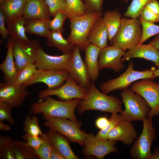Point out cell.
<instances>
[{
  "mask_svg": "<svg viewBox=\"0 0 159 159\" xmlns=\"http://www.w3.org/2000/svg\"><path fill=\"white\" fill-rule=\"evenodd\" d=\"M12 108L6 103L0 102V121L7 120L11 125L15 124V120L11 113Z\"/></svg>",
  "mask_w": 159,
  "mask_h": 159,
  "instance_id": "41",
  "label": "cell"
},
{
  "mask_svg": "<svg viewBox=\"0 0 159 159\" xmlns=\"http://www.w3.org/2000/svg\"><path fill=\"white\" fill-rule=\"evenodd\" d=\"M109 123V120L106 117H101L98 118L95 122L96 127L99 129L105 128Z\"/></svg>",
  "mask_w": 159,
  "mask_h": 159,
  "instance_id": "47",
  "label": "cell"
},
{
  "mask_svg": "<svg viewBox=\"0 0 159 159\" xmlns=\"http://www.w3.org/2000/svg\"><path fill=\"white\" fill-rule=\"evenodd\" d=\"M44 120V126L59 132L71 142L84 146L87 134L81 130V122L62 117H50Z\"/></svg>",
  "mask_w": 159,
  "mask_h": 159,
  "instance_id": "7",
  "label": "cell"
},
{
  "mask_svg": "<svg viewBox=\"0 0 159 159\" xmlns=\"http://www.w3.org/2000/svg\"><path fill=\"white\" fill-rule=\"evenodd\" d=\"M150 44L152 45L158 50H159V34H157L150 42Z\"/></svg>",
  "mask_w": 159,
  "mask_h": 159,
  "instance_id": "49",
  "label": "cell"
},
{
  "mask_svg": "<svg viewBox=\"0 0 159 159\" xmlns=\"http://www.w3.org/2000/svg\"><path fill=\"white\" fill-rule=\"evenodd\" d=\"M65 0L70 17L80 16L90 12L82 0Z\"/></svg>",
  "mask_w": 159,
  "mask_h": 159,
  "instance_id": "33",
  "label": "cell"
},
{
  "mask_svg": "<svg viewBox=\"0 0 159 159\" xmlns=\"http://www.w3.org/2000/svg\"><path fill=\"white\" fill-rule=\"evenodd\" d=\"M152 0H132L124 16L130 18H138L141 11L145 5Z\"/></svg>",
  "mask_w": 159,
  "mask_h": 159,
  "instance_id": "36",
  "label": "cell"
},
{
  "mask_svg": "<svg viewBox=\"0 0 159 159\" xmlns=\"http://www.w3.org/2000/svg\"><path fill=\"white\" fill-rule=\"evenodd\" d=\"M154 74L156 77H159V68L156 70H154Z\"/></svg>",
  "mask_w": 159,
  "mask_h": 159,
  "instance_id": "52",
  "label": "cell"
},
{
  "mask_svg": "<svg viewBox=\"0 0 159 159\" xmlns=\"http://www.w3.org/2000/svg\"><path fill=\"white\" fill-rule=\"evenodd\" d=\"M46 38V43L47 45L56 47L63 54L72 52L74 46L63 38L62 33L50 31Z\"/></svg>",
  "mask_w": 159,
  "mask_h": 159,
  "instance_id": "27",
  "label": "cell"
},
{
  "mask_svg": "<svg viewBox=\"0 0 159 159\" xmlns=\"http://www.w3.org/2000/svg\"><path fill=\"white\" fill-rule=\"evenodd\" d=\"M145 6L159 17V2L158 0H152L149 2Z\"/></svg>",
  "mask_w": 159,
  "mask_h": 159,
  "instance_id": "46",
  "label": "cell"
},
{
  "mask_svg": "<svg viewBox=\"0 0 159 159\" xmlns=\"http://www.w3.org/2000/svg\"><path fill=\"white\" fill-rule=\"evenodd\" d=\"M131 89L147 102L150 108L148 116L152 117L159 115V84L151 80L143 79L134 83Z\"/></svg>",
  "mask_w": 159,
  "mask_h": 159,
  "instance_id": "9",
  "label": "cell"
},
{
  "mask_svg": "<svg viewBox=\"0 0 159 159\" xmlns=\"http://www.w3.org/2000/svg\"><path fill=\"white\" fill-rule=\"evenodd\" d=\"M26 0H4L0 3V11L7 22L23 15Z\"/></svg>",
  "mask_w": 159,
  "mask_h": 159,
  "instance_id": "26",
  "label": "cell"
},
{
  "mask_svg": "<svg viewBox=\"0 0 159 159\" xmlns=\"http://www.w3.org/2000/svg\"><path fill=\"white\" fill-rule=\"evenodd\" d=\"M72 56V52L59 56L47 54L40 46L37 51L35 64L38 70H62L67 71Z\"/></svg>",
  "mask_w": 159,
  "mask_h": 159,
  "instance_id": "13",
  "label": "cell"
},
{
  "mask_svg": "<svg viewBox=\"0 0 159 159\" xmlns=\"http://www.w3.org/2000/svg\"><path fill=\"white\" fill-rule=\"evenodd\" d=\"M23 15L27 19L50 20L51 15L45 0H26Z\"/></svg>",
  "mask_w": 159,
  "mask_h": 159,
  "instance_id": "19",
  "label": "cell"
},
{
  "mask_svg": "<svg viewBox=\"0 0 159 159\" xmlns=\"http://www.w3.org/2000/svg\"><path fill=\"white\" fill-rule=\"evenodd\" d=\"M14 41L9 37L6 47L7 49L6 58L0 64V69L3 73L4 83L12 84L15 81L19 73L16 67L13 54V47Z\"/></svg>",
  "mask_w": 159,
  "mask_h": 159,
  "instance_id": "21",
  "label": "cell"
},
{
  "mask_svg": "<svg viewBox=\"0 0 159 159\" xmlns=\"http://www.w3.org/2000/svg\"><path fill=\"white\" fill-rule=\"evenodd\" d=\"M44 101L32 105L29 110L30 114L42 113L43 119L50 117L67 118L78 121L74 114L77 106L81 99H75L68 101H59L47 96Z\"/></svg>",
  "mask_w": 159,
  "mask_h": 159,
  "instance_id": "2",
  "label": "cell"
},
{
  "mask_svg": "<svg viewBox=\"0 0 159 159\" xmlns=\"http://www.w3.org/2000/svg\"><path fill=\"white\" fill-rule=\"evenodd\" d=\"M70 17L69 14L61 11H57L54 19L48 21V25L50 31L62 33L64 31V23L66 19Z\"/></svg>",
  "mask_w": 159,
  "mask_h": 159,
  "instance_id": "34",
  "label": "cell"
},
{
  "mask_svg": "<svg viewBox=\"0 0 159 159\" xmlns=\"http://www.w3.org/2000/svg\"><path fill=\"white\" fill-rule=\"evenodd\" d=\"M141 23L143 29L142 38L140 44H143L150 37L159 34V26L148 23L138 17Z\"/></svg>",
  "mask_w": 159,
  "mask_h": 159,
  "instance_id": "38",
  "label": "cell"
},
{
  "mask_svg": "<svg viewBox=\"0 0 159 159\" xmlns=\"http://www.w3.org/2000/svg\"><path fill=\"white\" fill-rule=\"evenodd\" d=\"M109 120V123L104 129L101 130L95 137L99 139L106 140L109 132L115 126L123 120L121 115L117 113L112 114Z\"/></svg>",
  "mask_w": 159,
  "mask_h": 159,
  "instance_id": "37",
  "label": "cell"
},
{
  "mask_svg": "<svg viewBox=\"0 0 159 159\" xmlns=\"http://www.w3.org/2000/svg\"><path fill=\"white\" fill-rule=\"evenodd\" d=\"M87 90L80 86L69 76L65 82L56 89L41 91L37 97L40 100L45 99L47 96L55 95L63 101H68L75 99H83L85 97Z\"/></svg>",
  "mask_w": 159,
  "mask_h": 159,
  "instance_id": "10",
  "label": "cell"
},
{
  "mask_svg": "<svg viewBox=\"0 0 159 159\" xmlns=\"http://www.w3.org/2000/svg\"><path fill=\"white\" fill-rule=\"evenodd\" d=\"M50 159H65L60 151L53 146L50 155Z\"/></svg>",
  "mask_w": 159,
  "mask_h": 159,
  "instance_id": "48",
  "label": "cell"
},
{
  "mask_svg": "<svg viewBox=\"0 0 159 159\" xmlns=\"http://www.w3.org/2000/svg\"><path fill=\"white\" fill-rule=\"evenodd\" d=\"M159 159V147L154 149L152 159Z\"/></svg>",
  "mask_w": 159,
  "mask_h": 159,
  "instance_id": "51",
  "label": "cell"
},
{
  "mask_svg": "<svg viewBox=\"0 0 159 159\" xmlns=\"http://www.w3.org/2000/svg\"><path fill=\"white\" fill-rule=\"evenodd\" d=\"M48 21L42 19H27L25 25L26 32L47 38L50 31Z\"/></svg>",
  "mask_w": 159,
  "mask_h": 159,
  "instance_id": "29",
  "label": "cell"
},
{
  "mask_svg": "<svg viewBox=\"0 0 159 159\" xmlns=\"http://www.w3.org/2000/svg\"><path fill=\"white\" fill-rule=\"evenodd\" d=\"M90 12H95L102 16L104 0H82Z\"/></svg>",
  "mask_w": 159,
  "mask_h": 159,
  "instance_id": "42",
  "label": "cell"
},
{
  "mask_svg": "<svg viewBox=\"0 0 159 159\" xmlns=\"http://www.w3.org/2000/svg\"><path fill=\"white\" fill-rule=\"evenodd\" d=\"M37 69L35 63L28 64L20 71L15 81L11 84L22 85L33 76Z\"/></svg>",
  "mask_w": 159,
  "mask_h": 159,
  "instance_id": "35",
  "label": "cell"
},
{
  "mask_svg": "<svg viewBox=\"0 0 159 159\" xmlns=\"http://www.w3.org/2000/svg\"><path fill=\"white\" fill-rule=\"evenodd\" d=\"M121 15L116 10L107 11L102 17V21L108 33L110 41L117 32L121 24Z\"/></svg>",
  "mask_w": 159,
  "mask_h": 159,
  "instance_id": "28",
  "label": "cell"
},
{
  "mask_svg": "<svg viewBox=\"0 0 159 159\" xmlns=\"http://www.w3.org/2000/svg\"><path fill=\"white\" fill-rule=\"evenodd\" d=\"M23 125L24 132L31 136L39 137L43 136L44 134L41 130L38 118L36 116L31 117L29 115H26Z\"/></svg>",
  "mask_w": 159,
  "mask_h": 159,
  "instance_id": "32",
  "label": "cell"
},
{
  "mask_svg": "<svg viewBox=\"0 0 159 159\" xmlns=\"http://www.w3.org/2000/svg\"><path fill=\"white\" fill-rule=\"evenodd\" d=\"M125 52L122 49L112 45L101 49L98 59L100 70L107 68L116 72L120 71L124 68L121 59Z\"/></svg>",
  "mask_w": 159,
  "mask_h": 159,
  "instance_id": "16",
  "label": "cell"
},
{
  "mask_svg": "<svg viewBox=\"0 0 159 159\" xmlns=\"http://www.w3.org/2000/svg\"><path fill=\"white\" fill-rule=\"evenodd\" d=\"M138 17L150 23L154 24L159 21V17L145 6L142 10Z\"/></svg>",
  "mask_w": 159,
  "mask_h": 159,
  "instance_id": "44",
  "label": "cell"
},
{
  "mask_svg": "<svg viewBox=\"0 0 159 159\" xmlns=\"http://www.w3.org/2000/svg\"><path fill=\"white\" fill-rule=\"evenodd\" d=\"M13 145L15 159H40L35 150L25 141L13 140Z\"/></svg>",
  "mask_w": 159,
  "mask_h": 159,
  "instance_id": "30",
  "label": "cell"
},
{
  "mask_svg": "<svg viewBox=\"0 0 159 159\" xmlns=\"http://www.w3.org/2000/svg\"><path fill=\"white\" fill-rule=\"evenodd\" d=\"M43 140L42 145L37 149L34 150L40 159H50L53 145L49 142L46 133L39 136Z\"/></svg>",
  "mask_w": 159,
  "mask_h": 159,
  "instance_id": "39",
  "label": "cell"
},
{
  "mask_svg": "<svg viewBox=\"0 0 159 159\" xmlns=\"http://www.w3.org/2000/svg\"><path fill=\"white\" fill-rule=\"evenodd\" d=\"M40 46L37 40H32L29 45L22 46L15 42L13 47V54L15 66L19 73L25 67L31 63H35L37 51Z\"/></svg>",
  "mask_w": 159,
  "mask_h": 159,
  "instance_id": "15",
  "label": "cell"
},
{
  "mask_svg": "<svg viewBox=\"0 0 159 159\" xmlns=\"http://www.w3.org/2000/svg\"><path fill=\"white\" fill-rule=\"evenodd\" d=\"M152 117L149 116L144 118L141 134L130 148V156L134 159H152L151 152L152 143L156 137V132L152 123Z\"/></svg>",
  "mask_w": 159,
  "mask_h": 159,
  "instance_id": "8",
  "label": "cell"
},
{
  "mask_svg": "<svg viewBox=\"0 0 159 159\" xmlns=\"http://www.w3.org/2000/svg\"><path fill=\"white\" fill-rule=\"evenodd\" d=\"M134 66L133 62L131 61L125 71L119 77L101 84L100 88L101 92L107 95L115 90H123L127 88L135 81L143 79L152 80L157 77L154 74V71L148 69L137 71L134 69Z\"/></svg>",
  "mask_w": 159,
  "mask_h": 159,
  "instance_id": "6",
  "label": "cell"
},
{
  "mask_svg": "<svg viewBox=\"0 0 159 159\" xmlns=\"http://www.w3.org/2000/svg\"><path fill=\"white\" fill-rule=\"evenodd\" d=\"M116 143V141L98 138L90 132L87 134L82 153L86 156L93 155L103 159L107 155L117 151V148L115 146Z\"/></svg>",
  "mask_w": 159,
  "mask_h": 159,
  "instance_id": "11",
  "label": "cell"
},
{
  "mask_svg": "<svg viewBox=\"0 0 159 159\" xmlns=\"http://www.w3.org/2000/svg\"><path fill=\"white\" fill-rule=\"evenodd\" d=\"M5 17L0 11V34L3 39H6L9 35L7 28L5 26Z\"/></svg>",
  "mask_w": 159,
  "mask_h": 159,
  "instance_id": "45",
  "label": "cell"
},
{
  "mask_svg": "<svg viewBox=\"0 0 159 159\" xmlns=\"http://www.w3.org/2000/svg\"><path fill=\"white\" fill-rule=\"evenodd\" d=\"M80 50L77 46L74 45L72 58L67 71L71 78L81 87L87 90L91 82L86 65L82 59Z\"/></svg>",
  "mask_w": 159,
  "mask_h": 159,
  "instance_id": "14",
  "label": "cell"
},
{
  "mask_svg": "<svg viewBox=\"0 0 159 159\" xmlns=\"http://www.w3.org/2000/svg\"><path fill=\"white\" fill-rule=\"evenodd\" d=\"M4 0H0V3H1L3 1H4Z\"/></svg>",
  "mask_w": 159,
  "mask_h": 159,
  "instance_id": "54",
  "label": "cell"
},
{
  "mask_svg": "<svg viewBox=\"0 0 159 159\" xmlns=\"http://www.w3.org/2000/svg\"><path fill=\"white\" fill-rule=\"evenodd\" d=\"M69 76L67 71L62 70H38L29 80L22 85L26 87L38 82H42L48 86V90L56 89L64 84Z\"/></svg>",
  "mask_w": 159,
  "mask_h": 159,
  "instance_id": "12",
  "label": "cell"
},
{
  "mask_svg": "<svg viewBox=\"0 0 159 159\" xmlns=\"http://www.w3.org/2000/svg\"><path fill=\"white\" fill-rule=\"evenodd\" d=\"M101 49L91 44H89L84 49L85 53V61L90 80L95 82L100 74L98 59Z\"/></svg>",
  "mask_w": 159,
  "mask_h": 159,
  "instance_id": "24",
  "label": "cell"
},
{
  "mask_svg": "<svg viewBox=\"0 0 159 159\" xmlns=\"http://www.w3.org/2000/svg\"><path fill=\"white\" fill-rule=\"evenodd\" d=\"M102 16L95 12H89L83 15L69 18L71 32L67 39L72 45L84 50L89 44L88 37L94 24Z\"/></svg>",
  "mask_w": 159,
  "mask_h": 159,
  "instance_id": "4",
  "label": "cell"
},
{
  "mask_svg": "<svg viewBox=\"0 0 159 159\" xmlns=\"http://www.w3.org/2000/svg\"><path fill=\"white\" fill-rule=\"evenodd\" d=\"M138 137L137 133L131 122L123 120L108 133L107 139L120 141L127 145L134 142Z\"/></svg>",
  "mask_w": 159,
  "mask_h": 159,
  "instance_id": "18",
  "label": "cell"
},
{
  "mask_svg": "<svg viewBox=\"0 0 159 159\" xmlns=\"http://www.w3.org/2000/svg\"><path fill=\"white\" fill-rule=\"evenodd\" d=\"M150 44H139L125 52L121 61L135 58H143L153 62L157 67H159V52Z\"/></svg>",
  "mask_w": 159,
  "mask_h": 159,
  "instance_id": "20",
  "label": "cell"
},
{
  "mask_svg": "<svg viewBox=\"0 0 159 159\" xmlns=\"http://www.w3.org/2000/svg\"><path fill=\"white\" fill-rule=\"evenodd\" d=\"M10 127L9 126L6 124L3 121H0V130L2 131H8L9 130Z\"/></svg>",
  "mask_w": 159,
  "mask_h": 159,
  "instance_id": "50",
  "label": "cell"
},
{
  "mask_svg": "<svg viewBox=\"0 0 159 159\" xmlns=\"http://www.w3.org/2000/svg\"><path fill=\"white\" fill-rule=\"evenodd\" d=\"M26 20L23 15L6 22V28L10 37L22 46L29 45L32 42L25 34V25Z\"/></svg>",
  "mask_w": 159,
  "mask_h": 159,
  "instance_id": "22",
  "label": "cell"
},
{
  "mask_svg": "<svg viewBox=\"0 0 159 159\" xmlns=\"http://www.w3.org/2000/svg\"><path fill=\"white\" fill-rule=\"evenodd\" d=\"M88 39L90 43L101 49L108 46V33L102 21V17L98 19L94 24L89 33Z\"/></svg>",
  "mask_w": 159,
  "mask_h": 159,
  "instance_id": "25",
  "label": "cell"
},
{
  "mask_svg": "<svg viewBox=\"0 0 159 159\" xmlns=\"http://www.w3.org/2000/svg\"><path fill=\"white\" fill-rule=\"evenodd\" d=\"M29 94L22 85L0 82V102L6 103L12 107L21 105Z\"/></svg>",
  "mask_w": 159,
  "mask_h": 159,
  "instance_id": "17",
  "label": "cell"
},
{
  "mask_svg": "<svg viewBox=\"0 0 159 159\" xmlns=\"http://www.w3.org/2000/svg\"><path fill=\"white\" fill-rule=\"evenodd\" d=\"M122 102L117 97L107 95L100 91L92 82L87 90L84 98L81 100L77 107L80 115L90 110H96L112 114L122 111Z\"/></svg>",
  "mask_w": 159,
  "mask_h": 159,
  "instance_id": "1",
  "label": "cell"
},
{
  "mask_svg": "<svg viewBox=\"0 0 159 159\" xmlns=\"http://www.w3.org/2000/svg\"><path fill=\"white\" fill-rule=\"evenodd\" d=\"M143 34L140 21L138 18L121 19L119 28L111 40V45L125 51L140 44Z\"/></svg>",
  "mask_w": 159,
  "mask_h": 159,
  "instance_id": "3",
  "label": "cell"
},
{
  "mask_svg": "<svg viewBox=\"0 0 159 159\" xmlns=\"http://www.w3.org/2000/svg\"><path fill=\"white\" fill-rule=\"evenodd\" d=\"M121 1H123L125 2H128V0H120Z\"/></svg>",
  "mask_w": 159,
  "mask_h": 159,
  "instance_id": "53",
  "label": "cell"
},
{
  "mask_svg": "<svg viewBox=\"0 0 159 159\" xmlns=\"http://www.w3.org/2000/svg\"><path fill=\"white\" fill-rule=\"evenodd\" d=\"M125 109L121 112L123 120L132 122L142 121L148 116L150 109L147 102L140 95L131 89L125 88L121 93Z\"/></svg>",
  "mask_w": 159,
  "mask_h": 159,
  "instance_id": "5",
  "label": "cell"
},
{
  "mask_svg": "<svg viewBox=\"0 0 159 159\" xmlns=\"http://www.w3.org/2000/svg\"><path fill=\"white\" fill-rule=\"evenodd\" d=\"M26 144L34 150L37 149L43 142V140L40 137L31 136L26 133L22 136Z\"/></svg>",
  "mask_w": 159,
  "mask_h": 159,
  "instance_id": "43",
  "label": "cell"
},
{
  "mask_svg": "<svg viewBox=\"0 0 159 159\" xmlns=\"http://www.w3.org/2000/svg\"><path fill=\"white\" fill-rule=\"evenodd\" d=\"M0 159H15L13 140L9 136H0Z\"/></svg>",
  "mask_w": 159,
  "mask_h": 159,
  "instance_id": "31",
  "label": "cell"
},
{
  "mask_svg": "<svg viewBox=\"0 0 159 159\" xmlns=\"http://www.w3.org/2000/svg\"><path fill=\"white\" fill-rule=\"evenodd\" d=\"M45 0L49 7L51 16L54 17L59 11H63L69 14L65 0Z\"/></svg>",
  "mask_w": 159,
  "mask_h": 159,
  "instance_id": "40",
  "label": "cell"
},
{
  "mask_svg": "<svg viewBox=\"0 0 159 159\" xmlns=\"http://www.w3.org/2000/svg\"><path fill=\"white\" fill-rule=\"evenodd\" d=\"M51 144L57 149L65 159H78L70 147L67 139L59 132L49 129L46 133Z\"/></svg>",
  "mask_w": 159,
  "mask_h": 159,
  "instance_id": "23",
  "label": "cell"
}]
</instances>
